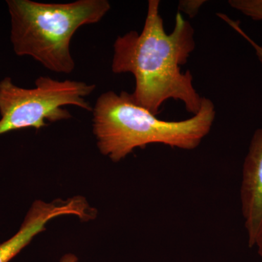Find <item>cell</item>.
<instances>
[{
	"label": "cell",
	"instance_id": "9c48e42d",
	"mask_svg": "<svg viewBox=\"0 0 262 262\" xmlns=\"http://www.w3.org/2000/svg\"><path fill=\"white\" fill-rule=\"evenodd\" d=\"M206 3L205 0H182L179 2L178 9L179 11L187 14L189 18H194Z\"/></svg>",
	"mask_w": 262,
	"mask_h": 262
},
{
	"label": "cell",
	"instance_id": "30bf717a",
	"mask_svg": "<svg viewBox=\"0 0 262 262\" xmlns=\"http://www.w3.org/2000/svg\"><path fill=\"white\" fill-rule=\"evenodd\" d=\"M254 246L257 248L258 253L262 258V228L261 230H260L257 237H256V241H255Z\"/></svg>",
	"mask_w": 262,
	"mask_h": 262
},
{
	"label": "cell",
	"instance_id": "52a82bcc",
	"mask_svg": "<svg viewBox=\"0 0 262 262\" xmlns=\"http://www.w3.org/2000/svg\"><path fill=\"white\" fill-rule=\"evenodd\" d=\"M228 4L253 20H262V0H229Z\"/></svg>",
	"mask_w": 262,
	"mask_h": 262
},
{
	"label": "cell",
	"instance_id": "6da1fadb",
	"mask_svg": "<svg viewBox=\"0 0 262 262\" xmlns=\"http://www.w3.org/2000/svg\"><path fill=\"white\" fill-rule=\"evenodd\" d=\"M159 0L148 2L147 13L140 33L130 31L114 43L112 71L130 73L136 80L130 94L136 104L155 115L169 99L184 103L188 113L195 115L203 98L194 87L193 76L182 67L195 48L194 30L180 13L173 31L168 34L160 13Z\"/></svg>",
	"mask_w": 262,
	"mask_h": 262
},
{
	"label": "cell",
	"instance_id": "277c9868",
	"mask_svg": "<svg viewBox=\"0 0 262 262\" xmlns=\"http://www.w3.org/2000/svg\"><path fill=\"white\" fill-rule=\"evenodd\" d=\"M94 84L80 81H58L41 76L34 89H24L13 83L10 77L0 81V136L20 129H39L72 118L63 106H76L92 112L86 97L96 89Z\"/></svg>",
	"mask_w": 262,
	"mask_h": 262
},
{
	"label": "cell",
	"instance_id": "5b68a950",
	"mask_svg": "<svg viewBox=\"0 0 262 262\" xmlns=\"http://www.w3.org/2000/svg\"><path fill=\"white\" fill-rule=\"evenodd\" d=\"M63 215H75L81 220L94 218V209L82 196L67 201L56 200L52 203L37 201L33 203L20 229L8 241L0 244V262H10L39 232L46 230L49 221Z\"/></svg>",
	"mask_w": 262,
	"mask_h": 262
},
{
	"label": "cell",
	"instance_id": "8992f818",
	"mask_svg": "<svg viewBox=\"0 0 262 262\" xmlns=\"http://www.w3.org/2000/svg\"><path fill=\"white\" fill-rule=\"evenodd\" d=\"M241 201L248 246L262 228V127L255 131L243 166Z\"/></svg>",
	"mask_w": 262,
	"mask_h": 262
},
{
	"label": "cell",
	"instance_id": "7a4b0ae2",
	"mask_svg": "<svg viewBox=\"0 0 262 262\" xmlns=\"http://www.w3.org/2000/svg\"><path fill=\"white\" fill-rule=\"evenodd\" d=\"M93 132L101 154L117 163L136 148L163 144L184 150L196 149L213 126L214 103L203 97L199 112L187 120H160L133 101L130 94L108 91L93 107Z\"/></svg>",
	"mask_w": 262,
	"mask_h": 262
},
{
	"label": "cell",
	"instance_id": "3957f363",
	"mask_svg": "<svg viewBox=\"0 0 262 262\" xmlns=\"http://www.w3.org/2000/svg\"><path fill=\"white\" fill-rule=\"evenodd\" d=\"M10 17V42L18 56H30L55 73H72L75 61L71 41L84 25L97 24L110 9L107 0H77L42 3L7 0Z\"/></svg>",
	"mask_w": 262,
	"mask_h": 262
},
{
	"label": "cell",
	"instance_id": "ba28073f",
	"mask_svg": "<svg viewBox=\"0 0 262 262\" xmlns=\"http://www.w3.org/2000/svg\"><path fill=\"white\" fill-rule=\"evenodd\" d=\"M217 15H218L221 19L227 22L232 29H234L236 32L238 33L239 34H241L246 40H247L248 42L250 43V45L252 46L255 52H256V56H257L258 60H259V61L262 63V46L258 44L257 42H255L252 38L250 37L249 36L244 32V29L241 28V26H239L238 20H232V19L229 18L227 15L224 14V13H218Z\"/></svg>",
	"mask_w": 262,
	"mask_h": 262
},
{
	"label": "cell",
	"instance_id": "8fae6325",
	"mask_svg": "<svg viewBox=\"0 0 262 262\" xmlns=\"http://www.w3.org/2000/svg\"><path fill=\"white\" fill-rule=\"evenodd\" d=\"M61 262H77V258L75 255L67 254L61 258Z\"/></svg>",
	"mask_w": 262,
	"mask_h": 262
}]
</instances>
